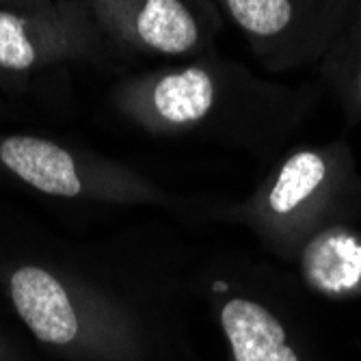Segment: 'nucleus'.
<instances>
[{
  "label": "nucleus",
  "mask_w": 361,
  "mask_h": 361,
  "mask_svg": "<svg viewBox=\"0 0 361 361\" xmlns=\"http://www.w3.org/2000/svg\"><path fill=\"white\" fill-rule=\"evenodd\" d=\"M11 301L37 340L65 346L78 338L80 318L65 286L46 269L22 267L9 281Z\"/></svg>",
  "instance_id": "nucleus-7"
},
{
  "label": "nucleus",
  "mask_w": 361,
  "mask_h": 361,
  "mask_svg": "<svg viewBox=\"0 0 361 361\" xmlns=\"http://www.w3.org/2000/svg\"><path fill=\"white\" fill-rule=\"evenodd\" d=\"M303 275L324 294H346L361 286V236L346 225L316 234L303 247Z\"/></svg>",
  "instance_id": "nucleus-9"
},
{
  "label": "nucleus",
  "mask_w": 361,
  "mask_h": 361,
  "mask_svg": "<svg viewBox=\"0 0 361 361\" xmlns=\"http://www.w3.org/2000/svg\"><path fill=\"white\" fill-rule=\"evenodd\" d=\"M324 87L290 85L208 52L135 74L115 89L123 117L165 139H192L275 162L310 119Z\"/></svg>",
  "instance_id": "nucleus-1"
},
{
  "label": "nucleus",
  "mask_w": 361,
  "mask_h": 361,
  "mask_svg": "<svg viewBox=\"0 0 361 361\" xmlns=\"http://www.w3.org/2000/svg\"><path fill=\"white\" fill-rule=\"evenodd\" d=\"M271 74L318 63L361 20V0H208Z\"/></svg>",
  "instance_id": "nucleus-3"
},
{
  "label": "nucleus",
  "mask_w": 361,
  "mask_h": 361,
  "mask_svg": "<svg viewBox=\"0 0 361 361\" xmlns=\"http://www.w3.org/2000/svg\"><path fill=\"white\" fill-rule=\"evenodd\" d=\"M52 3L54 0H0V7H5V9H42Z\"/></svg>",
  "instance_id": "nucleus-11"
},
{
  "label": "nucleus",
  "mask_w": 361,
  "mask_h": 361,
  "mask_svg": "<svg viewBox=\"0 0 361 361\" xmlns=\"http://www.w3.org/2000/svg\"><path fill=\"white\" fill-rule=\"evenodd\" d=\"M318 80L348 126L361 123V20L318 63Z\"/></svg>",
  "instance_id": "nucleus-10"
},
{
  "label": "nucleus",
  "mask_w": 361,
  "mask_h": 361,
  "mask_svg": "<svg viewBox=\"0 0 361 361\" xmlns=\"http://www.w3.org/2000/svg\"><path fill=\"white\" fill-rule=\"evenodd\" d=\"M102 39L85 0H54L42 9L0 7V74L26 76L56 63L89 59Z\"/></svg>",
  "instance_id": "nucleus-6"
},
{
  "label": "nucleus",
  "mask_w": 361,
  "mask_h": 361,
  "mask_svg": "<svg viewBox=\"0 0 361 361\" xmlns=\"http://www.w3.org/2000/svg\"><path fill=\"white\" fill-rule=\"evenodd\" d=\"M0 167L26 186L63 200L102 197L165 208H180L190 200L135 171L93 162L78 156L72 147L35 135L0 137Z\"/></svg>",
  "instance_id": "nucleus-4"
},
{
  "label": "nucleus",
  "mask_w": 361,
  "mask_h": 361,
  "mask_svg": "<svg viewBox=\"0 0 361 361\" xmlns=\"http://www.w3.org/2000/svg\"><path fill=\"white\" fill-rule=\"evenodd\" d=\"M219 320L234 361H301L281 320L257 301L229 299L221 305Z\"/></svg>",
  "instance_id": "nucleus-8"
},
{
  "label": "nucleus",
  "mask_w": 361,
  "mask_h": 361,
  "mask_svg": "<svg viewBox=\"0 0 361 361\" xmlns=\"http://www.w3.org/2000/svg\"><path fill=\"white\" fill-rule=\"evenodd\" d=\"M361 212V171L350 145L336 139L318 145L288 147L229 219L251 225L271 238L301 240Z\"/></svg>",
  "instance_id": "nucleus-2"
},
{
  "label": "nucleus",
  "mask_w": 361,
  "mask_h": 361,
  "mask_svg": "<svg viewBox=\"0 0 361 361\" xmlns=\"http://www.w3.org/2000/svg\"><path fill=\"white\" fill-rule=\"evenodd\" d=\"M102 35L135 52L184 61L214 52L219 11L208 0H85Z\"/></svg>",
  "instance_id": "nucleus-5"
}]
</instances>
